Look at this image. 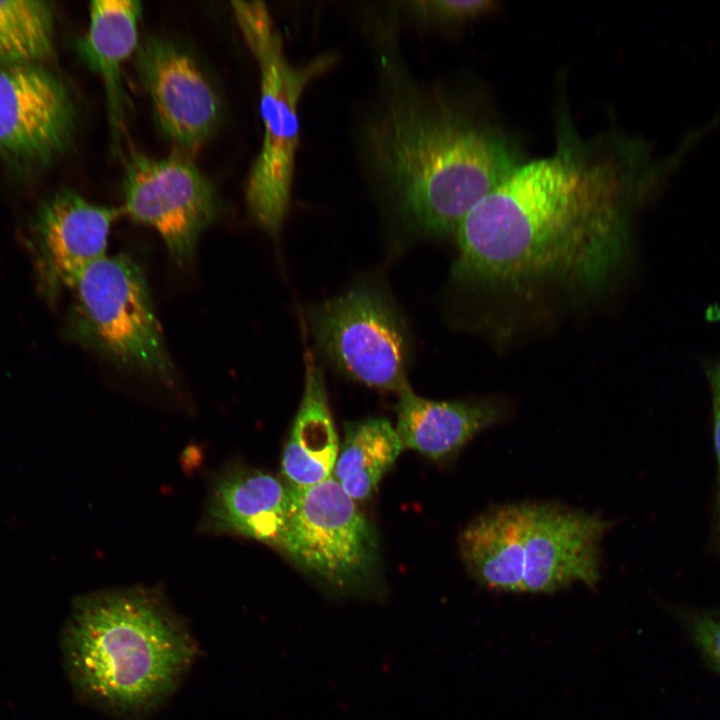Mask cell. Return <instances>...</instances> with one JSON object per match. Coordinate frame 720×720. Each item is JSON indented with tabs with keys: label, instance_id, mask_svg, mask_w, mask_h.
<instances>
[{
	"label": "cell",
	"instance_id": "1",
	"mask_svg": "<svg viewBox=\"0 0 720 720\" xmlns=\"http://www.w3.org/2000/svg\"><path fill=\"white\" fill-rule=\"evenodd\" d=\"M560 112L553 153L524 161L460 223L456 280L593 286L624 256L634 210L675 160L615 128L584 136Z\"/></svg>",
	"mask_w": 720,
	"mask_h": 720
},
{
	"label": "cell",
	"instance_id": "2",
	"mask_svg": "<svg viewBox=\"0 0 720 720\" xmlns=\"http://www.w3.org/2000/svg\"><path fill=\"white\" fill-rule=\"evenodd\" d=\"M362 144L382 199L409 231L429 237L455 233L525 161L502 128L407 77L389 81Z\"/></svg>",
	"mask_w": 720,
	"mask_h": 720
},
{
	"label": "cell",
	"instance_id": "3",
	"mask_svg": "<svg viewBox=\"0 0 720 720\" xmlns=\"http://www.w3.org/2000/svg\"><path fill=\"white\" fill-rule=\"evenodd\" d=\"M61 642L77 695L129 720L165 702L198 654L184 622L159 595L139 589L76 600Z\"/></svg>",
	"mask_w": 720,
	"mask_h": 720
},
{
	"label": "cell",
	"instance_id": "4",
	"mask_svg": "<svg viewBox=\"0 0 720 720\" xmlns=\"http://www.w3.org/2000/svg\"><path fill=\"white\" fill-rule=\"evenodd\" d=\"M231 7L258 66L264 129L245 185V200L256 225L275 237L290 205L299 140V101L306 86L335 58L322 55L294 65L284 53L280 33L263 2L232 1Z\"/></svg>",
	"mask_w": 720,
	"mask_h": 720
},
{
	"label": "cell",
	"instance_id": "5",
	"mask_svg": "<svg viewBox=\"0 0 720 720\" xmlns=\"http://www.w3.org/2000/svg\"><path fill=\"white\" fill-rule=\"evenodd\" d=\"M67 331L72 340L118 369L176 382V370L141 267L129 256H105L77 279Z\"/></svg>",
	"mask_w": 720,
	"mask_h": 720
},
{
	"label": "cell",
	"instance_id": "6",
	"mask_svg": "<svg viewBox=\"0 0 720 720\" xmlns=\"http://www.w3.org/2000/svg\"><path fill=\"white\" fill-rule=\"evenodd\" d=\"M355 502L332 475L308 487L288 485L276 545L304 573L342 593L366 586L378 560L376 534Z\"/></svg>",
	"mask_w": 720,
	"mask_h": 720
},
{
	"label": "cell",
	"instance_id": "7",
	"mask_svg": "<svg viewBox=\"0 0 720 720\" xmlns=\"http://www.w3.org/2000/svg\"><path fill=\"white\" fill-rule=\"evenodd\" d=\"M308 323L320 351L346 376L397 394L408 385V332L383 289L350 288L311 307Z\"/></svg>",
	"mask_w": 720,
	"mask_h": 720
},
{
	"label": "cell",
	"instance_id": "8",
	"mask_svg": "<svg viewBox=\"0 0 720 720\" xmlns=\"http://www.w3.org/2000/svg\"><path fill=\"white\" fill-rule=\"evenodd\" d=\"M124 168L123 212L154 229L174 262L189 263L200 237L223 212L214 184L182 154L156 158L135 151Z\"/></svg>",
	"mask_w": 720,
	"mask_h": 720
},
{
	"label": "cell",
	"instance_id": "9",
	"mask_svg": "<svg viewBox=\"0 0 720 720\" xmlns=\"http://www.w3.org/2000/svg\"><path fill=\"white\" fill-rule=\"evenodd\" d=\"M76 110L65 83L42 64L0 67V156L42 168L71 144Z\"/></svg>",
	"mask_w": 720,
	"mask_h": 720
},
{
	"label": "cell",
	"instance_id": "10",
	"mask_svg": "<svg viewBox=\"0 0 720 720\" xmlns=\"http://www.w3.org/2000/svg\"><path fill=\"white\" fill-rule=\"evenodd\" d=\"M136 69L161 131L185 152L215 132L222 102L198 60L179 43L150 37L136 51Z\"/></svg>",
	"mask_w": 720,
	"mask_h": 720
},
{
	"label": "cell",
	"instance_id": "11",
	"mask_svg": "<svg viewBox=\"0 0 720 720\" xmlns=\"http://www.w3.org/2000/svg\"><path fill=\"white\" fill-rule=\"evenodd\" d=\"M523 592L551 594L601 578V542L613 522L553 502H525Z\"/></svg>",
	"mask_w": 720,
	"mask_h": 720
},
{
	"label": "cell",
	"instance_id": "12",
	"mask_svg": "<svg viewBox=\"0 0 720 720\" xmlns=\"http://www.w3.org/2000/svg\"><path fill=\"white\" fill-rule=\"evenodd\" d=\"M123 209L98 205L63 189L44 200L29 225V245L40 292L55 300L106 255L110 229Z\"/></svg>",
	"mask_w": 720,
	"mask_h": 720
},
{
	"label": "cell",
	"instance_id": "13",
	"mask_svg": "<svg viewBox=\"0 0 720 720\" xmlns=\"http://www.w3.org/2000/svg\"><path fill=\"white\" fill-rule=\"evenodd\" d=\"M396 411L404 448L434 461L455 457L477 434L509 415L504 400L435 401L416 395L409 385L398 393Z\"/></svg>",
	"mask_w": 720,
	"mask_h": 720
},
{
	"label": "cell",
	"instance_id": "14",
	"mask_svg": "<svg viewBox=\"0 0 720 720\" xmlns=\"http://www.w3.org/2000/svg\"><path fill=\"white\" fill-rule=\"evenodd\" d=\"M526 504L489 507L461 531L458 547L469 576L482 587L523 592Z\"/></svg>",
	"mask_w": 720,
	"mask_h": 720
},
{
	"label": "cell",
	"instance_id": "15",
	"mask_svg": "<svg viewBox=\"0 0 720 720\" xmlns=\"http://www.w3.org/2000/svg\"><path fill=\"white\" fill-rule=\"evenodd\" d=\"M288 485L276 477L240 466L215 482L208 507L212 528L276 547L285 526Z\"/></svg>",
	"mask_w": 720,
	"mask_h": 720
},
{
	"label": "cell",
	"instance_id": "16",
	"mask_svg": "<svg viewBox=\"0 0 720 720\" xmlns=\"http://www.w3.org/2000/svg\"><path fill=\"white\" fill-rule=\"evenodd\" d=\"M141 14L139 1L94 0L88 30L78 41L80 56L103 82L114 139L119 137L126 103L122 67L139 47Z\"/></svg>",
	"mask_w": 720,
	"mask_h": 720
},
{
	"label": "cell",
	"instance_id": "17",
	"mask_svg": "<svg viewBox=\"0 0 720 720\" xmlns=\"http://www.w3.org/2000/svg\"><path fill=\"white\" fill-rule=\"evenodd\" d=\"M338 453L323 373L307 351L303 396L283 451L282 474L290 486L318 484L332 475Z\"/></svg>",
	"mask_w": 720,
	"mask_h": 720
},
{
	"label": "cell",
	"instance_id": "18",
	"mask_svg": "<svg viewBox=\"0 0 720 720\" xmlns=\"http://www.w3.org/2000/svg\"><path fill=\"white\" fill-rule=\"evenodd\" d=\"M403 448L399 434L387 419L366 418L346 423L332 476L354 501L365 500Z\"/></svg>",
	"mask_w": 720,
	"mask_h": 720
},
{
	"label": "cell",
	"instance_id": "19",
	"mask_svg": "<svg viewBox=\"0 0 720 720\" xmlns=\"http://www.w3.org/2000/svg\"><path fill=\"white\" fill-rule=\"evenodd\" d=\"M54 7L43 0H0V67L42 64L53 52Z\"/></svg>",
	"mask_w": 720,
	"mask_h": 720
},
{
	"label": "cell",
	"instance_id": "20",
	"mask_svg": "<svg viewBox=\"0 0 720 720\" xmlns=\"http://www.w3.org/2000/svg\"><path fill=\"white\" fill-rule=\"evenodd\" d=\"M409 4L415 14L429 20L463 22L488 12L494 2L487 0H421Z\"/></svg>",
	"mask_w": 720,
	"mask_h": 720
},
{
	"label": "cell",
	"instance_id": "21",
	"mask_svg": "<svg viewBox=\"0 0 720 720\" xmlns=\"http://www.w3.org/2000/svg\"><path fill=\"white\" fill-rule=\"evenodd\" d=\"M690 631L698 649L720 673V615L694 617Z\"/></svg>",
	"mask_w": 720,
	"mask_h": 720
},
{
	"label": "cell",
	"instance_id": "22",
	"mask_svg": "<svg viewBox=\"0 0 720 720\" xmlns=\"http://www.w3.org/2000/svg\"><path fill=\"white\" fill-rule=\"evenodd\" d=\"M706 372L712 394L714 445L718 468L716 524L720 543V360L711 363Z\"/></svg>",
	"mask_w": 720,
	"mask_h": 720
}]
</instances>
